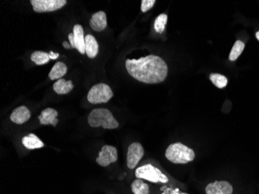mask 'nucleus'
Here are the masks:
<instances>
[{"mask_svg":"<svg viewBox=\"0 0 259 194\" xmlns=\"http://www.w3.org/2000/svg\"><path fill=\"white\" fill-rule=\"evenodd\" d=\"M127 73L135 80L147 84H157L166 80L168 66L159 56L150 54L139 59H126Z\"/></svg>","mask_w":259,"mask_h":194,"instance_id":"obj_1","label":"nucleus"},{"mask_svg":"<svg viewBox=\"0 0 259 194\" xmlns=\"http://www.w3.org/2000/svg\"><path fill=\"white\" fill-rule=\"evenodd\" d=\"M88 123L92 127H102L104 129H116L119 123L108 109L97 108L92 110L88 116Z\"/></svg>","mask_w":259,"mask_h":194,"instance_id":"obj_2","label":"nucleus"},{"mask_svg":"<svg viewBox=\"0 0 259 194\" xmlns=\"http://www.w3.org/2000/svg\"><path fill=\"white\" fill-rule=\"evenodd\" d=\"M165 157L174 164H187L195 159V152L186 145L177 142L168 146Z\"/></svg>","mask_w":259,"mask_h":194,"instance_id":"obj_3","label":"nucleus"},{"mask_svg":"<svg viewBox=\"0 0 259 194\" xmlns=\"http://www.w3.org/2000/svg\"><path fill=\"white\" fill-rule=\"evenodd\" d=\"M135 176L138 179H146L154 183H167L168 182V177L162 171L155 167L151 164L141 166L135 170Z\"/></svg>","mask_w":259,"mask_h":194,"instance_id":"obj_4","label":"nucleus"},{"mask_svg":"<svg viewBox=\"0 0 259 194\" xmlns=\"http://www.w3.org/2000/svg\"><path fill=\"white\" fill-rule=\"evenodd\" d=\"M111 88L105 83L94 85L88 93L87 99L93 104L106 103L113 97Z\"/></svg>","mask_w":259,"mask_h":194,"instance_id":"obj_5","label":"nucleus"},{"mask_svg":"<svg viewBox=\"0 0 259 194\" xmlns=\"http://www.w3.org/2000/svg\"><path fill=\"white\" fill-rule=\"evenodd\" d=\"M33 10L36 13H48L58 11L67 4L66 0H31Z\"/></svg>","mask_w":259,"mask_h":194,"instance_id":"obj_6","label":"nucleus"},{"mask_svg":"<svg viewBox=\"0 0 259 194\" xmlns=\"http://www.w3.org/2000/svg\"><path fill=\"white\" fill-rule=\"evenodd\" d=\"M145 155L143 146L138 142H134L128 148L126 165L130 169H135Z\"/></svg>","mask_w":259,"mask_h":194,"instance_id":"obj_7","label":"nucleus"},{"mask_svg":"<svg viewBox=\"0 0 259 194\" xmlns=\"http://www.w3.org/2000/svg\"><path fill=\"white\" fill-rule=\"evenodd\" d=\"M117 161V150L116 148L111 145H104L99 152L96 162L99 166L106 167L111 163Z\"/></svg>","mask_w":259,"mask_h":194,"instance_id":"obj_8","label":"nucleus"},{"mask_svg":"<svg viewBox=\"0 0 259 194\" xmlns=\"http://www.w3.org/2000/svg\"><path fill=\"white\" fill-rule=\"evenodd\" d=\"M232 185L227 181H215L207 185L205 191L207 194H232Z\"/></svg>","mask_w":259,"mask_h":194,"instance_id":"obj_9","label":"nucleus"},{"mask_svg":"<svg viewBox=\"0 0 259 194\" xmlns=\"http://www.w3.org/2000/svg\"><path fill=\"white\" fill-rule=\"evenodd\" d=\"M89 25L93 31H97V32L103 31L107 26L106 14L103 11H99L93 14L91 20L89 21Z\"/></svg>","mask_w":259,"mask_h":194,"instance_id":"obj_10","label":"nucleus"},{"mask_svg":"<svg viewBox=\"0 0 259 194\" xmlns=\"http://www.w3.org/2000/svg\"><path fill=\"white\" fill-rule=\"evenodd\" d=\"M30 110L24 106H19L13 111L11 115V121L17 124H23L31 118Z\"/></svg>","mask_w":259,"mask_h":194,"instance_id":"obj_11","label":"nucleus"},{"mask_svg":"<svg viewBox=\"0 0 259 194\" xmlns=\"http://www.w3.org/2000/svg\"><path fill=\"white\" fill-rule=\"evenodd\" d=\"M57 115L58 113L54 109H45L41 112V114L39 115L38 119L40 120V123L42 125H52L53 127H55L58 123Z\"/></svg>","mask_w":259,"mask_h":194,"instance_id":"obj_12","label":"nucleus"},{"mask_svg":"<svg viewBox=\"0 0 259 194\" xmlns=\"http://www.w3.org/2000/svg\"><path fill=\"white\" fill-rule=\"evenodd\" d=\"M73 35H74L75 48H76L82 54H86L83 27L79 24L75 25L73 27Z\"/></svg>","mask_w":259,"mask_h":194,"instance_id":"obj_13","label":"nucleus"},{"mask_svg":"<svg viewBox=\"0 0 259 194\" xmlns=\"http://www.w3.org/2000/svg\"><path fill=\"white\" fill-rule=\"evenodd\" d=\"M85 48L86 54L89 58H94L99 52V44L91 34H88L85 37Z\"/></svg>","mask_w":259,"mask_h":194,"instance_id":"obj_14","label":"nucleus"},{"mask_svg":"<svg viewBox=\"0 0 259 194\" xmlns=\"http://www.w3.org/2000/svg\"><path fill=\"white\" fill-rule=\"evenodd\" d=\"M22 143L24 145V147L29 150L41 149L44 146V143L41 142V139H39L34 134H29L24 136L22 139Z\"/></svg>","mask_w":259,"mask_h":194,"instance_id":"obj_15","label":"nucleus"},{"mask_svg":"<svg viewBox=\"0 0 259 194\" xmlns=\"http://www.w3.org/2000/svg\"><path fill=\"white\" fill-rule=\"evenodd\" d=\"M74 88V85L71 80L66 81L64 79H60L53 85L54 92L58 95L68 94Z\"/></svg>","mask_w":259,"mask_h":194,"instance_id":"obj_16","label":"nucleus"},{"mask_svg":"<svg viewBox=\"0 0 259 194\" xmlns=\"http://www.w3.org/2000/svg\"><path fill=\"white\" fill-rule=\"evenodd\" d=\"M67 71L68 68L66 64L61 61H57L53 66L48 76L51 80H58L67 73Z\"/></svg>","mask_w":259,"mask_h":194,"instance_id":"obj_17","label":"nucleus"},{"mask_svg":"<svg viewBox=\"0 0 259 194\" xmlns=\"http://www.w3.org/2000/svg\"><path fill=\"white\" fill-rule=\"evenodd\" d=\"M132 190L134 194H149V186L142 179H138L132 184Z\"/></svg>","mask_w":259,"mask_h":194,"instance_id":"obj_18","label":"nucleus"},{"mask_svg":"<svg viewBox=\"0 0 259 194\" xmlns=\"http://www.w3.org/2000/svg\"><path fill=\"white\" fill-rule=\"evenodd\" d=\"M31 59L37 66H43L49 62L50 57L48 54L44 51H34L31 54Z\"/></svg>","mask_w":259,"mask_h":194,"instance_id":"obj_19","label":"nucleus"},{"mask_svg":"<svg viewBox=\"0 0 259 194\" xmlns=\"http://www.w3.org/2000/svg\"><path fill=\"white\" fill-rule=\"evenodd\" d=\"M244 47H245V44H244L243 41H240V40L236 41L234 43V46H233L230 55H229L230 61H236L238 58L239 56L241 55V53L244 51Z\"/></svg>","mask_w":259,"mask_h":194,"instance_id":"obj_20","label":"nucleus"},{"mask_svg":"<svg viewBox=\"0 0 259 194\" xmlns=\"http://www.w3.org/2000/svg\"><path fill=\"white\" fill-rule=\"evenodd\" d=\"M210 80L212 82L213 84L219 89L224 88L228 83L227 77L218 73H212L210 75Z\"/></svg>","mask_w":259,"mask_h":194,"instance_id":"obj_21","label":"nucleus"},{"mask_svg":"<svg viewBox=\"0 0 259 194\" xmlns=\"http://www.w3.org/2000/svg\"><path fill=\"white\" fill-rule=\"evenodd\" d=\"M167 21H168V16L165 14H160V15L158 16V17L155 19L154 27H155V31H156L158 34H162V33L165 31Z\"/></svg>","mask_w":259,"mask_h":194,"instance_id":"obj_22","label":"nucleus"},{"mask_svg":"<svg viewBox=\"0 0 259 194\" xmlns=\"http://www.w3.org/2000/svg\"><path fill=\"white\" fill-rule=\"evenodd\" d=\"M156 1L155 0H142V11L143 13L148 12L154 7Z\"/></svg>","mask_w":259,"mask_h":194,"instance_id":"obj_23","label":"nucleus"},{"mask_svg":"<svg viewBox=\"0 0 259 194\" xmlns=\"http://www.w3.org/2000/svg\"><path fill=\"white\" fill-rule=\"evenodd\" d=\"M69 40L70 41V45H71L72 48H75L74 35H73V33L69 34Z\"/></svg>","mask_w":259,"mask_h":194,"instance_id":"obj_24","label":"nucleus"},{"mask_svg":"<svg viewBox=\"0 0 259 194\" xmlns=\"http://www.w3.org/2000/svg\"><path fill=\"white\" fill-rule=\"evenodd\" d=\"M49 57H50V59H57V57H58L59 54L58 53L53 52V51H50L48 53Z\"/></svg>","mask_w":259,"mask_h":194,"instance_id":"obj_25","label":"nucleus"},{"mask_svg":"<svg viewBox=\"0 0 259 194\" xmlns=\"http://www.w3.org/2000/svg\"><path fill=\"white\" fill-rule=\"evenodd\" d=\"M62 44L63 46H64V48H66V49H70V48H72L71 45H70L67 41H64V42L62 43Z\"/></svg>","mask_w":259,"mask_h":194,"instance_id":"obj_26","label":"nucleus"},{"mask_svg":"<svg viewBox=\"0 0 259 194\" xmlns=\"http://www.w3.org/2000/svg\"><path fill=\"white\" fill-rule=\"evenodd\" d=\"M255 36H256V38H257V41H259V31H257V33H256Z\"/></svg>","mask_w":259,"mask_h":194,"instance_id":"obj_27","label":"nucleus"}]
</instances>
